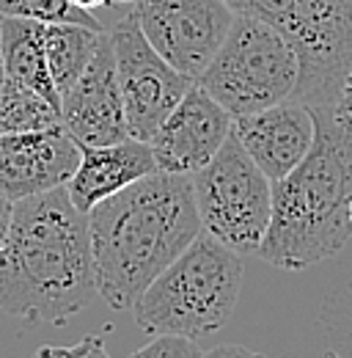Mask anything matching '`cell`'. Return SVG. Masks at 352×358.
<instances>
[{
	"mask_svg": "<svg viewBox=\"0 0 352 358\" xmlns=\"http://www.w3.org/2000/svg\"><path fill=\"white\" fill-rule=\"evenodd\" d=\"M94 295L88 215L66 185L14 201L0 251V309L36 325H64Z\"/></svg>",
	"mask_w": 352,
	"mask_h": 358,
	"instance_id": "6da1fadb",
	"label": "cell"
},
{
	"mask_svg": "<svg viewBox=\"0 0 352 358\" xmlns=\"http://www.w3.org/2000/svg\"><path fill=\"white\" fill-rule=\"evenodd\" d=\"M86 215L96 295L113 309H132L201 231L190 174L152 171Z\"/></svg>",
	"mask_w": 352,
	"mask_h": 358,
	"instance_id": "7a4b0ae2",
	"label": "cell"
},
{
	"mask_svg": "<svg viewBox=\"0 0 352 358\" xmlns=\"http://www.w3.org/2000/svg\"><path fill=\"white\" fill-rule=\"evenodd\" d=\"M316 138L306 157L272 182V213L259 245L264 262L306 270L352 237V138L333 108H314Z\"/></svg>",
	"mask_w": 352,
	"mask_h": 358,
	"instance_id": "3957f363",
	"label": "cell"
},
{
	"mask_svg": "<svg viewBox=\"0 0 352 358\" xmlns=\"http://www.w3.org/2000/svg\"><path fill=\"white\" fill-rule=\"evenodd\" d=\"M242 289V259L210 231L163 270L135 301V322L146 334H179L204 339L231 320Z\"/></svg>",
	"mask_w": 352,
	"mask_h": 358,
	"instance_id": "277c9868",
	"label": "cell"
},
{
	"mask_svg": "<svg viewBox=\"0 0 352 358\" xmlns=\"http://www.w3.org/2000/svg\"><path fill=\"white\" fill-rule=\"evenodd\" d=\"M298 75L300 64L289 39L272 22L237 14L215 58L196 83L237 119L292 99Z\"/></svg>",
	"mask_w": 352,
	"mask_h": 358,
	"instance_id": "5b68a950",
	"label": "cell"
},
{
	"mask_svg": "<svg viewBox=\"0 0 352 358\" xmlns=\"http://www.w3.org/2000/svg\"><path fill=\"white\" fill-rule=\"evenodd\" d=\"M190 177L201 229L237 254H256L270 226L272 182L242 143L228 135L218 155Z\"/></svg>",
	"mask_w": 352,
	"mask_h": 358,
	"instance_id": "8992f818",
	"label": "cell"
},
{
	"mask_svg": "<svg viewBox=\"0 0 352 358\" xmlns=\"http://www.w3.org/2000/svg\"><path fill=\"white\" fill-rule=\"evenodd\" d=\"M278 31L300 64L292 99L308 108H336L352 72V0H292Z\"/></svg>",
	"mask_w": 352,
	"mask_h": 358,
	"instance_id": "52a82bcc",
	"label": "cell"
},
{
	"mask_svg": "<svg viewBox=\"0 0 352 358\" xmlns=\"http://www.w3.org/2000/svg\"><path fill=\"white\" fill-rule=\"evenodd\" d=\"M108 34L113 42L116 78H119L130 138L149 141L196 80L176 72L149 45L132 14L122 17Z\"/></svg>",
	"mask_w": 352,
	"mask_h": 358,
	"instance_id": "ba28073f",
	"label": "cell"
},
{
	"mask_svg": "<svg viewBox=\"0 0 352 358\" xmlns=\"http://www.w3.org/2000/svg\"><path fill=\"white\" fill-rule=\"evenodd\" d=\"M130 14L149 45L190 80L210 66L237 17L226 0H135Z\"/></svg>",
	"mask_w": 352,
	"mask_h": 358,
	"instance_id": "9c48e42d",
	"label": "cell"
},
{
	"mask_svg": "<svg viewBox=\"0 0 352 358\" xmlns=\"http://www.w3.org/2000/svg\"><path fill=\"white\" fill-rule=\"evenodd\" d=\"M61 122L78 146H105L130 138L108 31L102 34L83 75L72 83V89L61 94Z\"/></svg>",
	"mask_w": 352,
	"mask_h": 358,
	"instance_id": "30bf717a",
	"label": "cell"
},
{
	"mask_svg": "<svg viewBox=\"0 0 352 358\" xmlns=\"http://www.w3.org/2000/svg\"><path fill=\"white\" fill-rule=\"evenodd\" d=\"M80 163V146L61 124L0 133V193L20 201L66 185Z\"/></svg>",
	"mask_w": 352,
	"mask_h": 358,
	"instance_id": "8fae6325",
	"label": "cell"
},
{
	"mask_svg": "<svg viewBox=\"0 0 352 358\" xmlns=\"http://www.w3.org/2000/svg\"><path fill=\"white\" fill-rule=\"evenodd\" d=\"M228 135L231 116L198 83H193L149 138V146L157 160V171L196 174L218 155Z\"/></svg>",
	"mask_w": 352,
	"mask_h": 358,
	"instance_id": "7c38bea8",
	"label": "cell"
},
{
	"mask_svg": "<svg viewBox=\"0 0 352 358\" xmlns=\"http://www.w3.org/2000/svg\"><path fill=\"white\" fill-rule=\"evenodd\" d=\"M231 135L256 160L270 182L286 177L314 146L316 116L300 99H284L264 110L231 119Z\"/></svg>",
	"mask_w": 352,
	"mask_h": 358,
	"instance_id": "4fadbf2b",
	"label": "cell"
},
{
	"mask_svg": "<svg viewBox=\"0 0 352 358\" xmlns=\"http://www.w3.org/2000/svg\"><path fill=\"white\" fill-rule=\"evenodd\" d=\"M152 171H157V160L149 141L124 138L105 146H80V163L66 182V190L75 207L88 213L102 199L124 190Z\"/></svg>",
	"mask_w": 352,
	"mask_h": 358,
	"instance_id": "5bb4252c",
	"label": "cell"
},
{
	"mask_svg": "<svg viewBox=\"0 0 352 358\" xmlns=\"http://www.w3.org/2000/svg\"><path fill=\"white\" fill-rule=\"evenodd\" d=\"M0 61L8 80L39 94L61 113V94L52 83L44 52V22L0 17Z\"/></svg>",
	"mask_w": 352,
	"mask_h": 358,
	"instance_id": "9a60e30c",
	"label": "cell"
},
{
	"mask_svg": "<svg viewBox=\"0 0 352 358\" xmlns=\"http://www.w3.org/2000/svg\"><path fill=\"white\" fill-rule=\"evenodd\" d=\"M105 28H86L75 22H44V52L52 83L58 94L72 89V83L83 75L88 61L94 58Z\"/></svg>",
	"mask_w": 352,
	"mask_h": 358,
	"instance_id": "2e32d148",
	"label": "cell"
},
{
	"mask_svg": "<svg viewBox=\"0 0 352 358\" xmlns=\"http://www.w3.org/2000/svg\"><path fill=\"white\" fill-rule=\"evenodd\" d=\"M0 17H22L36 22H75L102 31V22L69 0H0Z\"/></svg>",
	"mask_w": 352,
	"mask_h": 358,
	"instance_id": "e0dca14e",
	"label": "cell"
},
{
	"mask_svg": "<svg viewBox=\"0 0 352 358\" xmlns=\"http://www.w3.org/2000/svg\"><path fill=\"white\" fill-rule=\"evenodd\" d=\"M204 350L196 345V339L179 336V334H154V339L135 350V358H187L201 356Z\"/></svg>",
	"mask_w": 352,
	"mask_h": 358,
	"instance_id": "ac0fdd59",
	"label": "cell"
},
{
	"mask_svg": "<svg viewBox=\"0 0 352 358\" xmlns=\"http://www.w3.org/2000/svg\"><path fill=\"white\" fill-rule=\"evenodd\" d=\"M234 14H248V17H259L264 22H272L275 28H281V22L286 20L292 0H226Z\"/></svg>",
	"mask_w": 352,
	"mask_h": 358,
	"instance_id": "d6986e66",
	"label": "cell"
},
{
	"mask_svg": "<svg viewBox=\"0 0 352 358\" xmlns=\"http://www.w3.org/2000/svg\"><path fill=\"white\" fill-rule=\"evenodd\" d=\"M39 356H86V358H105L108 356V350H105V345H102V339L99 336H86L80 345H75V348H42L39 350Z\"/></svg>",
	"mask_w": 352,
	"mask_h": 358,
	"instance_id": "ffe728a7",
	"label": "cell"
},
{
	"mask_svg": "<svg viewBox=\"0 0 352 358\" xmlns=\"http://www.w3.org/2000/svg\"><path fill=\"white\" fill-rule=\"evenodd\" d=\"M333 116H336V122L344 127V133L352 138V72H350V78H347V83H344V89H342L339 105L333 108Z\"/></svg>",
	"mask_w": 352,
	"mask_h": 358,
	"instance_id": "44dd1931",
	"label": "cell"
},
{
	"mask_svg": "<svg viewBox=\"0 0 352 358\" xmlns=\"http://www.w3.org/2000/svg\"><path fill=\"white\" fill-rule=\"evenodd\" d=\"M11 207H14V201H8V199L0 193V251H3L6 231H8V221H11Z\"/></svg>",
	"mask_w": 352,
	"mask_h": 358,
	"instance_id": "7402d4cb",
	"label": "cell"
},
{
	"mask_svg": "<svg viewBox=\"0 0 352 358\" xmlns=\"http://www.w3.org/2000/svg\"><path fill=\"white\" fill-rule=\"evenodd\" d=\"M69 3H75V6H80V8H86V11H94V8L108 6L110 0H69Z\"/></svg>",
	"mask_w": 352,
	"mask_h": 358,
	"instance_id": "603a6c76",
	"label": "cell"
},
{
	"mask_svg": "<svg viewBox=\"0 0 352 358\" xmlns=\"http://www.w3.org/2000/svg\"><path fill=\"white\" fill-rule=\"evenodd\" d=\"M6 80H8V78H6V72H3V61H0V91H3V86H6Z\"/></svg>",
	"mask_w": 352,
	"mask_h": 358,
	"instance_id": "cb8c5ba5",
	"label": "cell"
},
{
	"mask_svg": "<svg viewBox=\"0 0 352 358\" xmlns=\"http://www.w3.org/2000/svg\"><path fill=\"white\" fill-rule=\"evenodd\" d=\"M110 3H135V0H110Z\"/></svg>",
	"mask_w": 352,
	"mask_h": 358,
	"instance_id": "d4e9b609",
	"label": "cell"
}]
</instances>
